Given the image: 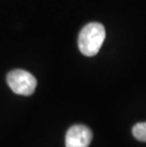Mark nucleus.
<instances>
[{"label":"nucleus","mask_w":146,"mask_h":147,"mask_svg":"<svg viewBox=\"0 0 146 147\" xmlns=\"http://www.w3.org/2000/svg\"><path fill=\"white\" fill-rule=\"evenodd\" d=\"M105 39L104 27L100 23H89L81 30L78 38L80 51L83 55L91 57L100 51Z\"/></svg>","instance_id":"f257e3e1"},{"label":"nucleus","mask_w":146,"mask_h":147,"mask_svg":"<svg viewBox=\"0 0 146 147\" xmlns=\"http://www.w3.org/2000/svg\"><path fill=\"white\" fill-rule=\"evenodd\" d=\"M7 83L15 94L30 96L35 90L37 81L32 73L23 69H14L7 75Z\"/></svg>","instance_id":"f03ea898"},{"label":"nucleus","mask_w":146,"mask_h":147,"mask_svg":"<svg viewBox=\"0 0 146 147\" xmlns=\"http://www.w3.org/2000/svg\"><path fill=\"white\" fill-rule=\"evenodd\" d=\"M92 132L87 126L76 124L67 130L66 147H88L92 140Z\"/></svg>","instance_id":"7ed1b4c3"},{"label":"nucleus","mask_w":146,"mask_h":147,"mask_svg":"<svg viewBox=\"0 0 146 147\" xmlns=\"http://www.w3.org/2000/svg\"><path fill=\"white\" fill-rule=\"evenodd\" d=\"M133 136L139 142H146V123H139L132 129Z\"/></svg>","instance_id":"20e7f679"}]
</instances>
